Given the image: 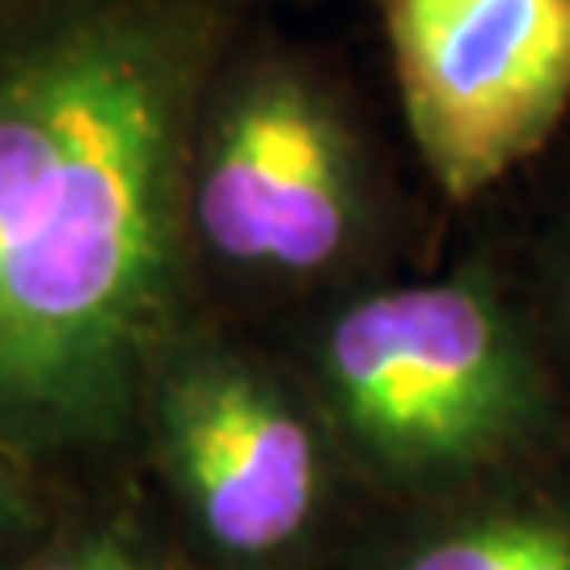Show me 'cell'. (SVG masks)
<instances>
[{
  "instance_id": "cell-1",
  "label": "cell",
  "mask_w": 570,
  "mask_h": 570,
  "mask_svg": "<svg viewBox=\"0 0 570 570\" xmlns=\"http://www.w3.org/2000/svg\"><path fill=\"white\" fill-rule=\"evenodd\" d=\"M183 56L106 18L0 68V410L102 414L174 271Z\"/></svg>"
},
{
  "instance_id": "cell-2",
  "label": "cell",
  "mask_w": 570,
  "mask_h": 570,
  "mask_svg": "<svg viewBox=\"0 0 570 570\" xmlns=\"http://www.w3.org/2000/svg\"><path fill=\"white\" fill-rule=\"evenodd\" d=\"M317 367L355 449L402 478H461L550 414L532 313L490 266L367 284L330 313Z\"/></svg>"
},
{
  "instance_id": "cell-3",
  "label": "cell",
  "mask_w": 570,
  "mask_h": 570,
  "mask_svg": "<svg viewBox=\"0 0 570 570\" xmlns=\"http://www.w3.org/2000/svg\"><path fill=\"white\" fill-rule=\"evenodd\" d=\"M190 216L225 263L322 279L381 237V174L343 98L301 63H271L212 122Z\"/></svg>"
},
{
  "instance_id": "cell-4",
  "label": "cell",
  "mask_w": 570,
  "mask_h": 570,
  "mask_svg": "<svg viewBox=\"0 0 570 570\" xmlns=\"http://www.w3.org/2000/svg\"><path fill=\"white\" fill-rule=\"evenodd\" d=\"M381 21L414 153L452 204L570 131V0H381Z\"/></svg>"
},
{
  "instance_id": "cell-5",
  "label": "cell",
  "mask_w": 570,
  "mask_h": 570,
  "mask_svg": "<svg viewBox=\"0 0 570 570\" xmlns=\"http://www.w3.org/2000/svg\"><path fill=\"white\" fill-rule=\"evenodd\" d=\"M178 487L228 553H271L301 537L322 494L317 435L263 376L233 364L190 367L165 402Z\"/></svg>"
},
{
  "instance_id": "cell-6",
  "label": "cell",
  "mask_w": 570,
  "mask_h": 570,
  "mask_svg": "<svg viewBox=\"0 0 570 570\" xmlns=\"http://www.w3.org/2000/svg\"><path fill=\"white\" fill-rule=\"evenodd\" d=\"M402 570H570V515L558 508L494 511L435 537Z\"/></svg>"
},
{
  "instance_id": "cell-7",
  "label": "cell",
  "mask_w": 570,
  "mask_h": 570,
  "mask_svg": "<svg viewBox=\"0 0 570 570\" xmlns=\"http://www.w3.org/2000/svg\"><path fill=\"white\" fill-rule=\"evenodd\" d=\"M546 183L529 228L532 313L570 360V131L541 157Z\"/></svg>"
},
{
  "instance_id": "cell-8",
  "label": "cell",
  "mask_w": 570,
  "mask_h": 570,
  "mask_svg": "<svg viewBox=\"0 0 570 570\" xmlns=\"http://www.w3.org/2000/svg\"><path fill=\"white\" fill-rule=\"evenodd\" d=\"M42 570H140L122 550H110V546H94V550L68 553L60 562H47Z\"/></svg>"
},
{
  "instance_id": "cell-9",
  "label": "cell",
  "mask_w": 570,
  "mask_h": 570,
  "mask_svg": "<svg viewBox=\"0 0 570 570\" xmlns=\"http://www.w3.org/2000/svg\"><path fill=\"white\" fill-rule=\"evenodd\" d=\"M0 515H4V478H0Z\"/></svg>"
}]
</instances>
